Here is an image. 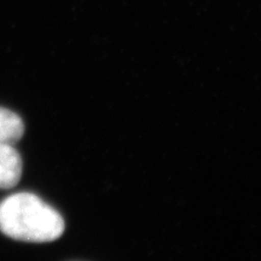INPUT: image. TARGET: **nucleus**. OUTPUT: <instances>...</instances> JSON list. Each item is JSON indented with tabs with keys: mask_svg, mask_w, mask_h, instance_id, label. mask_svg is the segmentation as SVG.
Masks as SVG:
<instances>
[{
	"mask_svg": "<svg viewBox=\"0 0 261 261\" xmlns=\"http://www.w3.org/2000/svg\"><path fill=\"white\" fill-rule=\"evenodd\" d=\"M22 177V159L11 144H0V189L16 187Z\"/></svg>",
	"mask_w": 261,
	"mask_h": 261,
	"instance_id": "f03ea898",
	"label": "nucleus"
},
{
	"mask_svg": "<svg viewBox=\"0 0 261 261\" xmlns=\"http://www.w3.org/2000/svg\"><path fill=\"white\" fill-rule=\"evenodd\" d=\"M24 135V123L21 116L0 107V144L14 145Z\"/></svg>",
	"mask_w": 261,
	"mask_h": 261,
	"instance_id": "7ed1b4c3",
	"label": "nucleus"
},
{
	"mask_svg": "<svg viewBox=\"0 0 261 261\" xmlns=\"http://www.w3.org/2000/svg\"><path fill=\"white\" fill-rule=\"evenodd\" d=\"M64 227L62 215L32 192H17L0 202V232L12 240L52 242Z\"/></svg>",
	"mask_w": 261,
	"mask_h": 261,
	"instance_id": "f257e3e1",
	"label": "nucleus"
}]
</instances>
